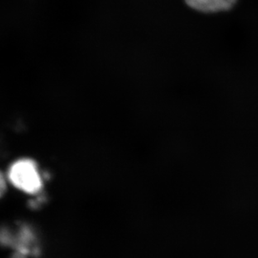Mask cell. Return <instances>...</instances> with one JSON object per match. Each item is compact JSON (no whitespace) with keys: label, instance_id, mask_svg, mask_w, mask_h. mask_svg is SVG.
<instances>
[{"label":"cell","instance_id":"1","mask_svg":"<svg viewBox=\"0 0 258 258\" xmlns=\"http://www.w3.org/2000/svg\"><path fill=\"white\" fill-rule=\"evenodd\" d=\"M8 179L15 188L30 195L38 194L43 188L42 174L31 159H20L14 163L9 169Z\"/></svg>","mask_w":258,"mask_h":258},{"label":"cell","instance_id":"3","mask_svg":"<svg viewBox=\"0 0 258 258\" xmlns=\"http://www.w3.org/2000/svg\"><path fill=\"white\" fill-rule=\"evenodd\" d=\"M5 190H6V179L4 174L0 172V197L4 195Z\"/></svg>","mask_w":258,"mask_h":258},{"label":"cell","instance_id":"2","mask_svg":"<svg viewBox=\"0 0 258 258\" xmlns=\"http://www.w3.org/2000/svg\"><path fill=\"white\" fill-rule=\"evenodd\" d=\"M237 0H185L194 10L205 13L221 12L233 7Z\"/></svg>","mask_w":258,"mask_h":258}]
</instances>
